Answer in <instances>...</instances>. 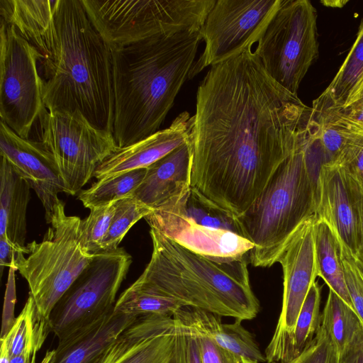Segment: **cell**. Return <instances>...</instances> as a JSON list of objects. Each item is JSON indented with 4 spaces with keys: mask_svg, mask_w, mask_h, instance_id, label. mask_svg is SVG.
Masks as SVG:
<instances>
[{
    "mask_svg": "<svg viewBox=\"0 0 363 363\" xmlns=\"http://www.w3.org/2000/svg\"><path fill=\"white\" fill-rule=\"evenodd\" d=\"M252 47L210 67L189 138L191 186L236 216L295 150L311 116L268 75Z\"/></svg>",
    "mask_w": 363,
    "mask_h": 363,
    "instance_id": "6da1fadb",
    "label": "cell"
},
{
    "mask_svg": "<svg viewBox=\"0 0 363 363\" xmlns=\"http://www.w3.org/2000/svg\"><path fill=\"white\" fill-rule=\"evenodd\" d=\"M0 14L39 52L44 106L112 133V51L81 0H0Z\"/></svg>",
    "mask_w": 363,
    "mask_h": 363,
    "instance_id": "7a4b0ae2",
    "label": "cell"
},
{
    "mask_svg": "<svg viewBox=\"0 0 363 363\" xmlns=\"http://www.w3.org/2000/svg\"><path fill=\"white\" fill-rule=\"evenodd\" d=\"M199 31L160 36L111 48L118 147L159 130L195 62Z\"/></svg>",
    "mask_w": 363,
    "mask_h": 363,
    "instance_id": "3957f363",
    "label": "cell"
},
{
    "mask_svg": "<svg viewBox=\"0 0 363 363\" xmlns=\"http://www.w3.org/2000/svg\"><path fill=\"white\" fill-rule=\"evenodd\" d=\"M150 235V260L132 285L220 317L243 321L257 316L259 303L250 284L248 256L215 260L185 248L154 228Z\"/></svg>",
    "mask_w": 363,
    "mask_h": 363,
    "instance_id": "277c9868",
    "label": "cell"
},
{
    "mask_svg": "<svg viewBox=\"0 0 363 363\" xmlns=\"http://www.w3.org/2000/svg\"><path fill=\"white\" fill-rule=\"evenodd\" d=\"M308 125L262 193L237 216L243 236L253 244L248 259L255 267L276 263L296 230L316 216L318 177L325 159L318 136L308 133Z\"/></svg>",
    "mask_w": 363,
    "mask_h": 363,
    "instance_id": "5b68a950",
    "label": "cell"
},
{
    "mask_svg": "<svg viewBox=\"0 0 363 363\" xmlns=\"http://www.w3.org/2000/svg\"><path fill=\"white\" fill-rule=\"evenodd\" d=\"M145 220L170 240L197 254L218 260L248 256L247 240L237 216L190 186L182 195L152 208Z\"/></svg>",
    "mask_w": 363,
    "mask_h": 363,
    "instance_id": "8992f818",
    "label": "cell"
},
{
    "mask_svg": "<svg viewBox=\"0 0 363 363\" xmlns=\"http://www.w3.org/2000/svg\"><path fill=\"white\" fill-rule=\"evenodd\" d=\"M65 207L61 200L46 220L50 226L42 241L28 243L27 254L18 253L12 267L26 279L29 294L48 319L55 304L95 255L85 251L80 244L82 219L67 216Z\"/></svg>",
    "mask_w": 363,
    "mask_h": 363,
    "instance_id": "52a82bcc",
    "label": "cell"
},
{
    "mask_svg": "<svg viewBox=\"0 0 363 363\" xmlns=\"http://www.w3.org/2000/svg\"><path fill=\"white\" fill-rule=\"evenodd\" d=\"M111 48L199 31L216 0H81Z\"/></svg>",
    "mask_w": 363,
    "mask_h": 363,
    "instance_id": "ba28073f",
    "label": "cell"
},
{
    "mask_svg": "<svg viewBox=\"0 0 363 363\" xmlns=\"http://www.w3.org/2000/svg\"><path fill=\"white\" fill-rule=\"evenodd\" d=\"M317 11L308 0H281L254 51L268 75L297 95L318 57Z\"/></svg>",
    "mask_w": 363,
    "mask_h": 363,
    "instance_id": "9c48e42d",
    "label": "cell"
},
{
    "mask_svg": "<svg viewBox=\"0 0 363 363\" xmlns=\"http://www.w3.org/2000/svg\"><path fill=\"white\" fill-rule=\"evenodd\" d=\"M39 142L52 157L67 189L75 195L117 148L111 132L93 125L80 112L51 111L38 119Z\"/></svg>",
    "mask_w": 363,
    "mask_h": 363,
    "instance_id": "30bf717a",
    "label": "cell"
},
{
    "mask_svg": "<svg viewBox=\"0 0 363 363\" xmlns=\"http://www.w3.org/2000/svg\"><path fill=\"white\" fill-rule=\"evenodd\" d=\"M131 263V255L121 247L94 256L50 315L51 330L59 341L113 312L116 294Z\"/></svg>",
    "mask_w": 363,
    "mask_h": 363,
    "instance_id": "8fae6325",
    "label": "cell"
},
{
    "mask_svg": "<svg viewBox=\"0 0 363 363\" xmlns=\"http://www.w3.org/2000/svg\"><path fill=\"white\" fill-rule=\"evenodd\" d=\"M0 116L20 137L29 139L44 108L39 52L16 30L1 20Z\"/></svg>",
    "mask_w": 363,
    "mask_h": 363,
    "instance_id": "7c38bea8",
    "label": "cell"
},
{
    "mask_svg": "<svg viewBox=\"0 0 363 363\" xmlns=\"http://www.w3.org/2000/svg\"><path fill=\"white\" fill-rule=\"evenodd\" d=\"M281 0H216L199 30L205 43L189 79L258 41Z\"/></svg>",
    "mask_w": 363,
    "mask_h": 363,
    "instance_id": "4fadbf2b",
    "label": "cell"
},
{
    "mask_svg": "<svg viewBox=\"0 0 363 363\" xmlns=\"http://www.w3.org/2000/svg\"><path fill=\"white\" fill-rule=\"evenodd\" d=\"M315 218L296 230L277 258L284 274L282 307L266 348L277 346L293 332L306 296L318 277L313 232Z\"/></svg>",
    "mask_w": 363,
    "mask_h": 363,
    "instance_id": "5bb4252c",
    "label": "cell"
},
{
    "mask_svg": "<svg viewBox=\"0 0 363 363\" xmlns=\"http://www.w3.org/2000/svg\"><path fill=\"white\" fill-rule=\"evenodd\" d=\"M318 186L316 218L328 223L355 257L360 246L363 195L342 168L333 162L321 164Z\"/></svg>",
    "mask_w": 363,
    "mask_h": 363,
    "instance_id": "9a60e30c",
    "label": "cell"
},
{
    "mask_svg": "<svg viewBox=\"0 0 363 363\" xmlns=\"http://www.w3.org/2000/svg\"><path fill=\"white\" fill-rule=\"evenodd\" d=\"M0 153L35 191L45 209L47 220L61 201L58 194H67L51 155L39 141L20 137L2 121L0 123Z\"/></svg>",
    "mask_w": 363,
    "mask_h": 363,
    "instance_id": "2e32d148",
    "label": "cell"
},
{
    "mask_svg": "<svg viewBox=\"0 0 363 363\" xmlns=\"http://www.w3.org/2000/svg\"><path fill=\"white\" fill-rule=\"evenodd\" d=\"M176 329L173 317H138L94 363H174Z\"/></svg>",
    "mask_w": 363,
    "mask_h": 363,
    "instance_id": "e0dca14e",
    "label": "cell"
},
{
    "mask_svg": "<svg viewBox=\"0 0 363 363\" xmlns=\"http://www.w3.org/2000/svg\"><path fill=\"white\" fill-rule=\"evenodd\" d=\"M191 123V116L184 111L168 128L128 146L118 147L98 167L94 177L101 180L148 167L188 141Z\"/></svg>",
    "mask_w": 363,
    "mask_h": 363,
    "instance_id": "ac0fdd59",
    "label": "cell"
},
{
    "mask_svg": "<svg viewBox=\"0 0 363 363\" xmlns=\"http://www.w3.org/2000/svg\"><path fill=\"white\" fill-rule=\"evenodd\" d=\"M186 332L204 337L219 347L259 363L266 362L253 335L237 320L223 323L220 316L197 308L184 306L173 316Z\"/></svg>",
    "mask_w": 363,
    "mask_h": 363,
    "instance_id": "d6986e66",
    "label": "cell"
},
{
    "mask_svg": "<svg viewBox=\"0 0 363 363\" xmlns=\"http://www.w3.org/2000/svg\"><path fill=\"white\" fill-rule=\"evenodd\" d=\"M191 148L189 141L148 167L133 196L155 208L182 195L191 186Z\"/></svg>",
    "mask_w": 363,
    "mask_h": 363,
    "instance_id": "ffe728a7",
    "label": "cell"
},
{
    "mask_svg": "<svg viewBox=\"0 0 363 363\" xmlns=\"http://www.w3.org/2000/svg\"><path fill=\"white\" fill-rule=\"evenodd\" d=\"M138 318L112 312L96 323L58 342L40 363H94L107 347Z\"/></svg>",
    "mask_w": 363,
    "mask_h": 363,
    "instance_id": "44dd1931",
    "label": "cell"
},
{
    "mask_svg": "<svg viewBox=\"0 0 363 363\" xmlns=\"http://www.w3.org/2000/svg\"><path fill=\"white\" fill-rule=\"evenodd\" d=\"M311 116L326 162H335L344 148L363 132V120L336 104L324 91L313 101Z\"/></svg>",
    "mask_w": 363,
    "mask_h": 363,
    "instance_id": "7402d4cb",
    "label": "cell"
},
{
    "mask_svg": "<svg viewBox=\"0 0 363 363\" xmlns=\"http://www.w3.org/2000/svg\"><path fill=\"white\" fill-rule=\"evenodd\" d=\"M0 179V237L20 248H26V213L31 188L1 156Z\"/></svg>",
    "mask_w": 363,
    "mask_h": 363,
    "instance_id": "603a6c76",
    "label": "cell"
},
{
    "mask_svg": "<svg viewBox=\"0 0 363 363\" xmlns=\"http://www.w3.org/2000/svg\"><path fill=\"white\" fill-rule=\"evenodd\" d=\"M320 292L318 283L315 281L306 296L293 332L277 346L265 349L266 362H288L298 357L313 341L321 326Z\"/></svg>",
    "mask_w": 363,
    "mask_h": 363,
    "instance_id": "cb8c5ba5",
    "label": "cell"
},
{
    "mask_svg": "<svg viewBox=\"0 0 363 363\" xmlns=\"http://www.w3.org/2000/svg\"><path fill=\"white\" fill-rule=\"evenodd\" d=\"M313 232L318 277L354 309L345 279L339 238L328 223L316 216Z\"/></svg>",
    "mask_w": 363,
    "mask_h": 363,
    "instance_id": "d4e9b609",
    "label": "cell"
},
{
    "mask_svg": "<svg viewBox=\"0 0 363 363\" xmlns=\"http://www.w3.org/2000/svg\"><path fill=\"white\" fill-rule=\"evenodd\" d=\"M51 331L49 319L40 313L29 294L21 312L1 340L6 343L11 358L26 352L37 354Z\"/></svg>",
    "mask_w": 363,
    "mask_h": 363,
    "instance_id": "484cf974",
    "label": "cell"
},
{
    "mask_svg": "<svg viewBox=\"0 0 363 363\" xmlns=\"http://www.w3.org/2000/svg\"><path fill=\"white\" fill-rule=\"evenodd\" d=\"M321 326L339 354L363 335V323L356 311L330 289L321 314Z\"/></svg>",
    "mask_w": 363,
    "mask_h": 363,
    "instance_id": "4316f807",
    "label": "cell"
},
{
    "mask_svg": "<svg viewBox=\"0 0 363 363\" xmlns=\"http://www.w3.org/2000/svg\"><path fill=\"white\" fill-rule=\"evenodd\" d=\"M146 172L147 168L138 169L97 180L89 188L82 190L78 199L85 208L91 209L133 196Z\"/></svg>",
    "mask_w": 363,
    "mask_h": 363,
    "instance_id": "83f0119b",
    "label": "cell"
},
{
    "mask_svg": "<svg viewBox=\"0 0 363 363\" xmlns=\"http://www.w3.org/2000/svg\"><path fill=\"white\" fill-rule=\"evenodd\" d=\"M182 306V303L173 298L147 291L131 284L116 301L113 312L135 318L147 315L173 317Z\"/></svg>",
    "mask_w": 363,
    "mask_h": 363,
    "instance_id": "f1b7e54d",
    "label": "cell"
},
{
    "mask_svg": "<svg viewBox=\"0 0 363 363\" xmlns=\"http://www.w3.org/2000/svg\"><path fill=\"white\" fill-rule=\"evenodd\" d=\"M363 76V19L356 39L329 86L323 91L337 105L343 106Z\"/></svg>",
    "mask_w": 363,
    "mask_h": 363,
    "instance_id": "f546056e",
    "label": "cell"
},
{
    "mask_svg": "<svg viewBox=\"0 0 363 363\" xmlns=\"http://www.w3.org/2000/svg\"><path fill=\"white\" fill-rule=\"evenodd\" d=\"M151 211L152 208L140 202L134 196L116 201L114 216L108 233L102 242V252L118 248L119 244L130 228L147 216Z\"/></svg>",
    "mask_w": 363,
    "mask_h": 363,
    "instance_id": "4dcf8cb0",
    "label": "cell"
},
{
    "mask_svg": "<svg viewBox=\"0 0 363 363\" xmlns=\"http://www.w3.org/2000/svg\"><path fill=\"white\" fill-rule=\"evenodd\" d=\"M116 201L92 208L85 219L81 220L79 240L88 253L96 255L102 252L101 245L108 233L116 212Z\"/></svg>",
    "mask_w": 363,
    "mask_h": 363,
    "instance_id": "1f68e13d",
    "label": "cell"
},
{
    "mask_svg": "<svg viewBox=\"0 0 363 363\" xmlns=\"http://www.w3.org/2000/svg\"><path fill=\"white\" fill-rule=\"evenodd\" d=\"M340 242L347 288L354 309L363 323V270L347 248Z\"/></svg>",
    "mask_w": 363,
    "mask_h": 363,
    "instance_id": "d6a6232c",
    "label": "cell"
},
{
    "mask_svg": "<svg viewBox=\"0 0 363 363\" xmlns=\"http://www.w3.org/2000/svg\"><path fill=\"white\" fill-rule=\"evenodd\" d=\"M333 162L342 168L363 195V132L357 135Z\"/></svg>",
    "mask_w": 363,
    "mask_h": 363,
    "instance_id": "836d02e7",
    "label": "cell"
},
{
    "mask_svg": "<svg viewBox=\"0 0 363 363\" xmlns=\"http://www.w3.org/2000/svg\"><path fill=\"white\" fill-rule=\"evenodd\" d=\"M338 357L335 345L320 326L309 345L298 357L285 363H338Z\"/></svg>",
    "mask_w": 363,
    "mask_h": 363,
    "instance_id": "e575fe53",
    "label": "cell"
},
{
    "mask_svg": "<svg viewBox=\"0 0 363 363\" xmlns=\"http://www.w3.org/2000/svg\"><path fill=\"white\" fill-rule=\"evenodd\" d=\"M176 324L174 363H203L198 337Z\"/></svg>",
    "mask_w": 363,
    "mask_h": 363,
    "instance_id": "d590c367",
    "label": "cell"
},
{
    "mask_svg": "<svg viewBox=\"0 0 363 363\" xmlns=\"http://www.w3.org/2000/svg\"><path fill=\"white\" fill-rule=\"evenodd\" d=\"M197 337L203 363H241L242 357L219 347L206 337Z\"/></svg>",
    "mask_w": 363,
    "mask_h": 363,
    "instance_id": "8d00e7d4",
    "label": "cell"
},
{
    "mask_svg": "<svg viewBox=\"0 0 363 363\" xmlns=\"http://www.w3.org/2000/svg\"><path fill=\"white\" fill-rule=\"evenodd\" d=\"M343 107L353 116L363 120V76Z\"/></svg>",
    "mask_w": 363,
    "mask_h": 363,
    "instance_id": "74e56055",
    "label": "cell"
},
{
    "mask_svg": "<svg viewBox=\"0 0 363 363\" xmlns=\"http://www.w3.org/2000/svg\"><path fill=\"white\" fill-rule=\"evenodd\" d=\"M19 252L27 254V247L20 248L10 242L6 238L0 237V264L1 268L4 266L13 267L15 259Z\"/></svg>",
    "mask_w": 363,
    "mask_h": 363,
    "instance_id": "f35d334b",
    "label": "cell"
},
{
    "mask_svg": "<svg viewBox=\"0 0 363 363\" xmlns=\"http://www.w3.org/2000/svg\"><path fill=\"white\" fill-rule=\"evenodd\" d=\"M338 363H363V335L339 354Z\"/></svg>",
    "mask_w": 363,
    "mask_h": 363,
    "instance_id": "ab89813d",
    "label": "cell"
},
{
    "mask_svg": "<svg viewBox=\"0 0 363 363\" xmlns=\"http://www.w3.org/2000/svg\"><path fill=\"white\" fill-rule=\"evenodd\" d=\"M37 354L26 352L11 358L10 363H36Z\"/></svg>",
    "mask_w": 363,
    "mask_h": 363,
    "instance_id": "60d3db41",
    "label": "cell"
},
{
    "mask_svg": "<svg viewBox=\"0 0 363 363\" xmlns=\"http://www.w3.org/2000/svg\"><path fill=\"white\" fill-rule=\"evenodd\" d=\"M359 266L363 270V206L362 211V220H361V238H360V246L359 251L354 257Z\"/></svg>",
    "mask_w": 363,
    "mask_h": 363,
    "instance_id": "b9f144b4",
    "label": "cell"
},
{
    "mask_svg": "<svg viewBox=\"0 0 363 363\" xmlns=\"http://www.w3.org/2000/svg\"><path fill=\"white\" fill-rule=\"evenodd\" d=\"M11 356L4 341L1 340L0 363H10Z\"/></svg>",
    "mask_w": 363,
    "mask_h": 363,
    "instance_id": "7bdbcfd3",
    "label": "cell"
},
{
    "mask_svg": "<svg viewBox=\"0 0 363 363\" xmlns=\"http://www.w3.org/2000/svg\"><path fill=\"white\" fill-rule=\"evenodd\" d=\"M348 1L343 0H335V1H321L320 3L325 6L333 7V8H340L345 6Z\"/></svg>",
    "mask_w": 363,
    "mask_h": 363,
    "instance_id": "ee69618b",
    "label": "cell"
},
{
    "mask_svg": "<svg viewBox=\"0 0 363 363\" xmlns=\"http://www.w3.org/2000/svg\"><path fill=\"white\" fill-rule=\"evenodd\" d=\"M241 363H259V362L242 357Z\"/></svg>",
    "mask_w": 363,
    "mask_h": 363,
    "instance_id": "f6af8a7d",
    "label": "cell"
}]
</instances>
